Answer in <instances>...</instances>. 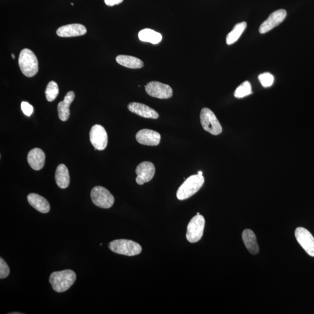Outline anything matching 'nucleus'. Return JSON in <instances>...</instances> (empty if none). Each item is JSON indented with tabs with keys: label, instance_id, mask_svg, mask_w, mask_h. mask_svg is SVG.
Segmentation results:
<instances>
[{
	"label": "nucleus",
	"instance_id": "nucleus-17",
	"mask_svg": "<svg viewBox=\"0 0 314 314\" xmlns=\"http://www.w3.org/2000/svg\"><path fill=\"white\" fill-rule=\"evenodd\" d=\"M75 93L70 91L66 94L64 100L58 104V113L60 119L66 121L70 116L69 107L75 99Z\"/></svg>",
	"mask_w": 314,
	"mask_h": 314
},
{
	"label": "nucleus",
	"instance_id": "nucleus-31",
	"mask_svg": "<svg viewBox=\"0 0 314 314\" xmlns=\"http://www.w3.org/2000/svg\"><path fill=\"white\" fill-rule=\"evenodd\" d=\"M197 174L202 175V172L198 171Z\"/></svg>",
	"mask_w": 314,
	"mask_h": 314
},
{
	"label": "nucleus",
	"instance_id": "nucleus-8",
	"mask_svg": "<svg viewBox=\"0 0 314 314\" xmlns=\"http://www.w3.org/2000/svg\"><path fill=\"white\" fill-rule=\"evenodd\" d=\"M148 95L160 99H168L173 95V90L168 84L153 81L145 86Z\"/></svg>",
	"mask_w": 314,
	"mask_h": 314
},
{
	"label": "nucleus",
	"instance_id": "nucleus-10",
	"mask_svg": "<svg viewBox=\"0 0 314 314\" xmlns=\"http://www.w3.org/2000/svg\"><path fill=\"white\" fill-rule=\"evenodd\" d=\"M297 241L309 255L314 256V238L307 229L299 227L296 229Z\"/></svg>",
	"mask_w": 314,
	"mask_h": 314
},
{
	"label": "nucleus",
	"instance_id": "nucleus-34",
	"mask_svg": "<svg viewBox=\"0 0 314 314\" xmlns=\"http://www.w3.org/2000/svg\"><path fill=\"white\" fill-rule=\"evenodd\" d=\"M197 215H200V213H199V212H198V213L197 214Z\"/></svg>",
	"mask_w": 314,
	"mask_h": 314
},
{
	"label": "nucleus",
	"instance_id": "nucleus-7",
	"mask_svg": "<svg viewBox=\"0 0 314 314\" xmlns=\"http://www.w3.org/2000/svg\"><path fill=\"white\" fill-rule=\"evenodd\" d=\"M90 196L94 204L100 208H110L114 204L113 194L102 187H94L91 191Z\"/></svg>",
	"mask_w": 314,
	"mask_h": 314
},
{
	"label": "nucleus",
	"instance_id": "nucleus-29",
	"mask_svg": "<svg viewBox=\"0 0 314 314\" xmlns=\"http://www.w3.org/2000/svg\"><path fill=\"white\" fill-rule=\"evenodd\" d=\"M124 0H104L106 5L110 6L120 4Z\"/></svg>",
	"mask_w": 314,
	"mask_h": 314
},
{
	"label": "nucleus",
	"instance_id": "nucleus-5",
	"mask_svg": "<svg viewBox=\"0 0 314 314\" xmlns=\"http://www.w3.org/2000/svg\"><path fill=\"white\" fill-rule=\"evenodd\" d=\"M200 121L203 129L209 133L216 136L222 133V127L220 123L214 113L208 108L201 110Z\"/></svg>",
	"mask_w": 314,
	"mask_h": 314
},
{
	"label": "nucleus",
	"instance_id": "nucleus-2",
	"mask_svg": "<svg viewBox=\"0 0 314 314\" xmlns=\"http://www.w3.org/2000/svg\"><path fill=\"white\" fill-rule=\"evenodd\" d=\"M204 184V178L201 175H193L186 180L178 188L177 197L178 200H185L193 196Z\"/></svg>",
	"mask_w": 314,
	"mask_h": 314
},
{
	"label": "nucleus",
	"instance_id": "nucleus-16",
	"mask_svg": "<svg viewBox=\"0 0 314 314\" xmlns=\"http://www.w3.org/2000/svg\"><path fill=\"white\" fill-rule=\"evenodd\" d=\"M46 155L44 151L39 148H33L29 152L28 161L33 170H42L45 164Z\"/></svg>",
	"mask_w": 314,
	"mask_h": 314
},
{
	"label": "nucleus",
	"instance_id": "nucleus-24",
	"mask_svg": "<svg viewBox=\"0 0 314 314\" xmlns=\"http://www.w3.org/2000/svg\"><path fill=\"white\" fill-rule=\"evenodd\" d=\"M45 93L46 99L49 102L55 100L59 94L58 84L55 81H51L46 87Z\"/></svg>",
	"mask_w": 314,
	"mask_h": 314
},
{
	"label": "nucleus",
	"instance_id": "nucleus-3",
	"mask_svg": "<svg viewBox=\"0 0 314 314\" xmlns=\"http://www.w3.org/2000/svg\"><path fill=\"white\" fill-rule=\"evenodd\" d=\"M19 66L23 75L28 77L35 76L39 70L38 59L32 51L25 49L20 53Z\"/></svg>",
	"mask_w": 314,
	"mask_h": 314
},
{
	"label": "nucleus",
	"instance_id": "nucleus-27",
	"mask_svg": "<svg viewBox=\"0 0 314 314\" xmlns=\"http://www.w3.org/2000/svg\"><path fill=\"white\" fill-rule=\"evenodd\" d=\"M9 268L2 258H0V279H5L9 274Z\"/></svg>",
	"mask_w": 314,
	"mask_h": 314
},
{
	"label": "nucleus",
	"instance_id": "nucleus-11",
	"mask_svg": "<svg viewBox=\"0 0 314 314\" xmlns=\"http://www.w3.org/2000/svg\"><path fill=\"white\" fill-rule=\"evenodd\" d=\"M155 172L154 165L149 161L141 163L136 168V183L143 185L150 182L153 178Z\"/></svg>",
	"mask_w": 314,
	"mask_h": 314
},
{
	"label": "nucleus",
	"instance_id": "nucleus-4",
	"mask_svg": "<svg viewBox=\"0 0 314 314\" xmlns=\"http://www.w3.org/2000/svg\"><path fill=\"white\" fill-rule=\"evenodd\" d=\"M109 248L117 254L129 256L139 254L142 251V248L138 243L126 239L116 240L111 242Z\"/></svg>",
	"mask_w": 314,
	"mask_h": 314
},
{
	"label": "nucleus",
	"instance_id": "nucleus-23",
	"mask_svg": "<svg viewBox=\"0 0 314 314\" xmlns=\"http://www.w3.org/2000/svg\"><path fill=\"white\" fill-rule=\"evenodd\" d=\"M246 28H247V23L246 22L236 24L232 31L226 36V42L227 45H231L237 42Z\"/></svg>",
	"mask_w": 314,
	"mask_h": 314
},
{
	"label": "nucleus",
	"instance_id": "nucleus-6",
	"mask_svg": "<svg viewBox=\"0 0 314 314\" xmlns=\"http://www.w3.org/2000/svg\"><path fill=\"white\" fill-rule=\"evenodd\" d=\"M205 219L203 216L195 215L189 222L187 233V239L191 243L200 241L204 234Z\"/></svg>",
	"mask_w": 314,
	"mask_h": 314
},
{
	"label": "nucleus",
	"instance_id": "nucleus-22",
	"mask_svg": "<svg viewBox=\"0 0 314 314\" xmlns=\"http://www.w3.org/2000/svg\"><path fill=\"white\" fill-rule=\"evenodd\" d=\"M138 36L141 41L150 43L154 44V45H157L161 42L162 38H163L161 34L150 29L140 30V32L138 33Z\"/></svg>",
	"mask_w": 314,
	"mask_h": 314
},
{
	"label": "nucleus",
	"instance_id": "nucleus-28",
	"mask_svg": "<svg viewBox=\"0 0 314 314\" xmlns=\"http://www.w3.org/2000/svg\"><path fill=\"white\" fill-rule=\"evenodd\" d=\"M21 109L23 114L26 115V116L30 117L33 113V106L28 102H26V101H23L21 103Z\"/></svg>",
	"mask_w": 314,
	"mask_h": 314
},
{
	"label": "nucleus",
	"instance_id": "nucleus-19",
	"mask_svg": "<svg viewBox=\"0 0 314 314\" xmlns=\"http://www.w3.org/2000/svg\"><path fill=\"white\" fill-rule=\"evenodd\" d=\"M243 241L246 248L252 254H256L259 248L254 233L251 229H246L242 234Z\"/></svg>",
	"mask_w": 314,
	"mask_h": 314
},
{
	"label": "nucleus",
	"instance_id": "nucleus-26",
	"mask_svg": "<svg viewBox=\"0 0 314 314\" xmlns=\"http://www.w3.org/2000/svg\"><path fill=\"white\" fill-rule=\"evenodd\" d=\"M258 79L262 86L264 87H271L274 82V77L272 74L266 72L258 76Z\"/></svg>",
	"mask_w": 314,
	"mask_h": 314
},
{
	"label": "nucleus",
	"instance_id": "nucleus-21",
	"mask_svg": "<svg viewBox=\"0 0 314 314\" xmlns=\"http://www.w3.org/2000/svg\"><path fill=\"white\" fill-rule=\"evenodd\" d=\"M116 61L120 65L130 69H140L144 66L142 61L130 56H118Z\"/></svg>",
	"mask_w": 314,
	"mask_h": 314
},
{
	"label": "nucleus",
	"instance_id": "nucleus-18",
	"mask_svg": "<svg viewBox=\"0 0 314 314\" xmlns=\"http://www.w3.org/2000/svg\"><path fill=\"white\" fill-rule=\"evenodd\" d=\"M28 200L30 205L42 214L48 213L50 210L49 202L41 195L30 193L28 195Z\"/></svg>",
	"mask_w": 314,
	"mask_h": 314
},
{
	"label": "nucleus",
	"instance_id": "nucleus-15",
	"mask_svg": "<svg viewBox=\"0 0 314 314\" xmlns=\"http://www.w3.org/2000/svg\"><path fill=\"white\" fill-rule=\"evenodd\" d=\"M127 108L130 112L141 117L154 120L157 119L159 117V114L157 111L143 104L131 103L128 105Z\"/></svg>",
	"mask_w": 314,
	"mask_h": 314
},
{
	"label": "nucleus",
	"instance_id": "nucleus-9",
	"mask_svg": "<svg viewBox=\"0 0 314 314\" xmlns=\"http://www.w3.org/2000/svg\"><path fill=\"white\" fill-rule=\"evenodd\" d=\"M90 140L95 150L106 149L108 144V134L105 128L100 125L94 126L90 131Z\"/></svg>",
	"mask_w": 314,
	"mask_h": 314
},
{
	"label": "nucleus",
	"instance_id": "nucleus-1",
	"mask_svg": "<svg viewBox=\"0 0 314 314\" xmlns=\"http://www.w3.org/2000/svg\"><path fill=\"white\" fill-rule=\"evenodd\" d=\"M76 275L70 269L55 272L50 276L49 281L55 291L58 293L66 292L75 283Z\"/></svg>",
	"mask_w": 314,
	"mask_h": 314
},
{
	"label": "nucleus",
	"instance_id": "nucleus-12",
	"mask_svg": "<svg viewBox=\"0 0 314 314\" xmlns=\"http://www.w3.org/2000/svg\"><path fill=\"white\" fill-rule=\"evenodd\" d=\"M287 15V12L285 9H279L274 11L270 15L267 19L263 22L259 27L260 33L264 34L275 28L276 26L284 21Z\"/></svg>",
	"mask_w": 314,
	"mask_h": 314
},
{
	"label": "nucleus",
	"instance_id": "nucleus-30",
	"mask_svg": "<svg viewBox=\"0 0 314 314\" xmlns=\"http://www.w3.org/2000/svg\"><path fill=\"white\" fill-rule=\"evenodd\" d=\"M10 314H21L22 313H9Z\"/></svg>",
	"mask_w": 314,
	"mask_h": 314
},
{
	"label": "nucleus",
	"instance_id": "nucleus-13",
	"mask_svg": "<svg viewBox=\"0 0 314 314\" xmlns=\"http://www.w3.org/2000/svg\"><path fill=\"white\" fill-rule=\"evenodd\" d=\"M161 135L153 130L144 129L138 131L136 138L138 143L146 146H155L160 144Z\"/></svg>",
	"mask_w": 314,
	"mask_h": 314
},
{
	"label": "nucleus",
	"instance_id": "nucleus-25",
	"mask_svg": "<svg viewBox=\"0 0 314 314\" xmlns=\"http://www.w3.org/2000/svg\"><path fill=\"white\" fill-rule=\"evenodd\" d=\"M251 94H252L251 84L248 81H245L236 89L234 96L238 99H241Z\"/></svg>",
	"mask_w": 314,
	"mask_h": 314
},
{
	"label": "nucleus",
	"instance_id": "nucleus-20",
	"mask_svg": "<svg viewBox=\"0 0 314 314\" xmlns=\"http://www.w3.org/2000/svg\"><path fill=\"white\" fill-rule=\"evenodd\" d=\"M55 178L57 185L61 188H66L70 184V177L68 170L64 164H60L57 167Z\"/></svg>",
	"mask_w": 314,
	"mask_h": 314
},
{
	"label": "nucleus",
	"instance_id": "nucleus-32",
	"mask_svg": "<svg viewBox=\"0 0 314 314\" xmlns=\"http://www.w3.org/2000/svg\"><path fill=\"white\" fill-rule=\"evenodd\" d=\"M11 56L12 57L13 59H15V56L13 55V54H12Z\"/></svg>",
	"mask_w": 314,
	"mask_h": 314
},
{
	"label": "nucleus",
	"instance_id": "nucleus-14",
	"mask_svg": "<svg viewBox=\"0 0 314 314\" xmlns=\"http://www.w3.org/2000/svg\"><path fill=\"white\" fill-rule=\"evenodd\" d=\"M86 33L87 29L85 26L78 23L63 26L57 30V35L62 38H72V37L83 36Z\"/></svg>",
	"mask_w": 314,
	"mask_h": 314
},
{
	"label": "nucleus",
	"instance_id": "nucleus-33",
	"mask_svg": "<svg viewBox=\"0 0 314 314\" xmlns=\"http://www.w3.org/2000/svg\"><path fill=\"white\" fill-rule=\"evenodd\" d=\"M70 4H71L72 5H74L73 3H72V2Z\"/></svg>",
	"mask_w": 314,
	"mask_h": 314
}]
</instances>
